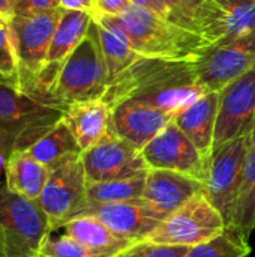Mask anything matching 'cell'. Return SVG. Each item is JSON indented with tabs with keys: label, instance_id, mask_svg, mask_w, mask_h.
<instances>
[{
	"label": "cell",
	"instance_id": "12",
	"mask_svg": "<svg viewBox=\"0 0 255 257\" xmlns=\"http://www.w3.org/2000/svg\"><path fill=\"white\" fill-rule=\"evenodd\" d=\"M254 66L255 32L227 44L213 45L194 62L195 75L207 92L219 90Z\"/></svg>",
	"mask_w": 255,
	"mask_h": 257
},
{
	"label": "cell",
	"instance_id": "18",
	"mask_svg": "<svg viewBox=\"0 0 255 257\" xmlns=\"http://www.w3.org/2000/svg\"><path fill=\"white\" fill-rule=\"evenodd\" d=\"M218 117V90L204 92L180 108L173 122L207 160L213 151Z\"/></svg>",
	"mask_w": 255,
	"mask_h": 257
},
{
	"label": "cell",
	"instance_id": "2",
	"mask_svg": "<svg viewBox=\"0 0 255 257\" xmlns=\"http://www.w3.org/2000/svg\"><path fill=\"white\" fill-rule=\"evenodd\" d=\"M65 110L53 96L24 90L0 77V155L27 151L62 120Z\"/></svg>",
	"mask_w": 255,
	"mask_h": 257
},
{
	"label": "cell",
	"instance_id": "7",
	"mask_svg": "<svg viewBox=\"0 0 255 257\" xmlns=\"http://www.w3.org/2000/svg\"><path fill=\"white\" fill-rule=\"evenodd\" d=\"M225 229L224 217L201 191L171 212L147 239L168 245L194 247L221 235Z\"/></svg>",
	"mask_w": 255,
	"mask_h": 257
},
{
	"label": "cell",
	"instance_id": "3",
	"mask_svg": "<svg viewBox=\"0 0 255 257\" xmlns=\"http://www.w3.org/2000/svg\"><path fill=\"white\" fill-rule=\"evenodd\" d=\"M111 18L128 35L134 50L150 59L194 63L213 47L203 35L173 24L137 5Z\"/></svg>",
	"mask_w": 255,
	"mask_h": 257
},
{
	"label": "cell",
	"instance_id": "5",
	"mask_svg": "<svg viewBox=\"0 0 255 257\" xmlns=\"http://www.w3.org/2000/svg\"><path fill=\"white\" fill-rule=\"evenodd\" d=\"M60 15L62 8L38 14H18L11 18L9 29L18 60L21 89L50 95L41 90L39 80L47 63L48 50Z\"/></svg>",
	"mask_w": 255,
	"mask_h": 257
},
{
	"label": "cell",
	"instance_id": "16",
	"mask_svg": "<svg viewBox=\"0 0 255 257\" xmlns=\"http://www.w3.org/2000/svg\"><path fill=\"white\" fill-rule=\"evenodd\" d=\"M203 191L201 179L173 170L149 169L143 199L159 215L167 218L194 196Z\"/></svg>",
	"mask_w": 255,
	"mask_h": 257
},
{
	"label": "cell",
	"instance_id": "37",
	"mask_svg": "<svg viewBox=\"0 0 255 257\" xmlns=\"http://www.w3.org/2000/svg\"><path fill=\"white\" fill-rule=\"evenodd\" d=\"M0 257H6V248H5V236H3L2 226H0Z\"/></svg>",
	"mask_w": 255,
	"mask_h": 257
},
{
	"label": "cell",
	"instance_id": "28",
	"mask_svg": "<svg viewBox=\"0 0 255 257\" xmlns=\"http://www.w3.org/2000/svg\"><path fill=\"white\" fill-rule=\"evenodd\" d=\"M251 247L248 239L227 227L221 235L189 247L185 257H249Z\"/></svg>",
	"mask_w": 255,
	"mask_h": 257
},
{
	"label": "cell",
	"instance_id": "19",
	"mask_svg": "<svg viewBox=\"0 0 255 257\" xmlns=\"http://www.w3.org/2000/svg\"><path fill=\"white\" fill-rule=\"evenodd\" d=\"M62 120L68 125L83 152L113 130V108L104 99L77 102L66 107Z\"/></svg>",
	"mask_w": 255,
	"mask_h": 257
},
{
	"label": "cell",
	"instance_id": "11",
	"mask_svg": "<svg viewBox=\"0 0 255 257\" xmlns=\"http://www.w3.org/2000/svg\"><path fill=\"white\" fill-rule=\"evenodd\" d=\"M255 123V66L218 90L213 149L249 136Z\"/></svg>",
	"mask_w": 255,
	"mask_h": 257
},
{
	"label": "cell",
	"instance_id": "22",
	"mask_svg": "<svg viewBox=\"0 0 255 257\" xmlns=\"http://www.w3.org/2000/svg\"><path fill=\"white\" fill-rule=\"evenodd\" d=\"M227 227L245 239H249L252 230H255V145H251L245 158L231 220Z\"/></svg>",
	"mask_w": 255,
	"mask_h": 257
},
{
	"label": "cell",
	"instance_id": "30",
	"mask_svg": "<svg viewBox=\"0 0 255 257\" xmlns=\"http://www.w3.org/2000/svg\"><path fill=\"white\" fill-rule=\"evenodd\" d=\"M189 247L168 245L150 239L134 241L111 257H185Z\"/></svg>",
	"mask_w": 255,
	"mask_h": 257
},
{
	"label": "cell",
	"instance_id": "13",
	"mask_svg": "<svg viewBox=\"0 0 255 257\" xmlns=\"http://www.w3.org/2000/svg\"><path fill=\"white\" fill-rule=\"evenodd\" d=\"M149 169L173 170L203 179L206 158L174 123H168L141 151Z\"/></svg>",
	"mask_w": 255,
	"mask_h": 257
},
{
	"label": "cell",
	"instance_id": "24",
	"mask_svg": "<svg viewBox=\"0 0 255 257\" xmlns=\"http://www.w3.org/2000/svg\"><path fill=\"white\" fill-rule=\"evenodd\" d=\"M27 152L50 170L72 157L81 155V149L74 134L63 120L57 122L45 136L30 146Z\"/></svg>",
	"mask_w": 255,
	"mask_h": 257
},
{
	"label": "cell",
	"instance_id": "10",
	"mask_svg": "<svg viewBox=\"0 0 255 257\" xmlns=\"http://www.w3.org/2000/svg\"><path fill=\"white\" fill-rule=\"evenodd\" d=\"M87 184L143 176L149 172L143 154L113 130L96 145L81 152Z\"/></svg>",
	"mask_w": 255,
	"mask_h": 257
},
{
	"label": "cell",
	"instance_id": "39",
	"mask_svg": "<svg viewBox=\"0 0 255 257\" xmlns=\"http://www.w3.org/2000/svg\"><path fill=\"white\" fill-rule=\"evenodd\" d=\"M249 140H251V145H255V123L252 131H251V134H249Z\"/></svg>",
	"mask_w": 255,
	"mask_h": 257
},
{
	"label": "cell",
	"instance_id": "36",
	"mask_svg": "<svg viewBox=\"0 0 255 257\" xmlns=\"http://www.w3.org/2000/svg\"><path fill=\"white\" fill-rule=\"evenodd\" d=\"M15 6L17 0H0V18L11 21V18L15 15Z\"/></svg>",
	"mask_w": 255,
	"mask_h": 257
},
{
	"label": "cell",
	"instance_id": "31",
	"mask_svg": "<svg viewBox=\"0 0 255 257\" xmlns=\"http://www.w3.org/2000/svg\"><path fill=\"white\" fill-rule=\"evenodd\" d=\"M0 77L20 86L18 60L12 44L9 21L0 18Z\"/></svg>",
	"mask_w": 255,
	"mask_h": 257
},
{
	"label": "cell",
	"instance_id": "33",
	"mask_svg": "<svg viewBox=\"0 0 255 257\" xmlns=\"http://www.w3.org/2000/svg\"><path fill=\"white\" fill-rule=\"evenodd\" d=\"M60 8V0H17L15 15L18 14H38Z\"/></svg>",
	"mask_w": 255,
	"mask_h": 257
},
{
	"label": "cell",
	"instance_id": "21",
	"mask_svg": "<svg viewBox=\"0 0 255 257\" xmlns=\"http://www.w3.org/2000/svg\"><path fill=\"white\" fill-rule=\"evenodd\" d=\"M50 176V169L35 160L27 151L12 154L5 161L6 187L26 199L38 200Z\"/></svg>",
	"mask_w": 255,
	"mask_h": 257
},
{
	"label": "cell",
	"instance_id": "15",
	"mask_svg": "<svg viewBox=\"0 0 255 257\" xmlns=\"http://www.w3.org/2000/svg\"><path fill=\"white\" fill-rule=\"evenodd\" d=\"M173 114L152 104L128 99L113 107V131L143 151L168 123Z\"/></svg>",
	"mask_w": 255,
	"mask_h": 257
},
{
	"label": "cell",
	"instance_id": "20",
	"mask_svg": "<svg viewBox=\"0 0 255 257\" xmlns=\"http://www.w3.org/2000/svg\"><path fill=\"white\" fill-rule=\"evenodd\" d=\"M95 21L99 32V41L107 65L110 84L125 71H128L140 59L141 54L134 50L128 35L111 17L95 15Z\"/></svg>",
	"mask_w": 255,
	"mask_h": 257
},
{
	"label": "cell",
	"instance_id": "23",
	"mask_svg": "<svg viewBox=\"0 0 255 257\" xmlns=\"http://www.w3.org/2000/svg\"><path fill=\"white\" fill-rule=\"evenodd\" d=\"M63 230L66 235L81 241L83 244L111 254H116L132 242L113 232L101 220L92 215H78L72 218L63 226Z\"/></svg>",
	"mask_w": 255,
	"mask_h": 257
},
{
	"label": "cell",
	"instance_id": "26",
	"mask_svg": "<svg viewBox=\"0 0 255 257\" xmlns=\"http://www.w3.org/2000/svg\"><path fill=\"white\" fill-rule=\"evenodd\" d=\"M224 9V36L219 44L255 32V0H219Z\"/></svg>",
	"mask_w": 255,
	"mask_h": 257
},
{
	"label": "cell",
	"instance_id": "8",
	"mask_svg": "<svg viewBox=\"0 0 255 257\" xmlns=\"http://www.w3.org/2000/svg\"><path fill=\"white\" fill-rule=\"evenodd\" d=\"M87 187L81 155L72 157L50 170L38 202L47 214L53 232L81 215L89 205Z\"/></svg>",
	"mask_w": 255,
	"mask_h": 257
},
{
	"label": "cell",
	"instance_id": "6",
	"mask_svg": "<svg viewBox=\"0 0 255 257\" xmlns=\"http://www.w3.org/2000/svg\"><path fill=\"white\" fill-rule=\"evenodd\" d=\"M0 226L6 257H33L53 233L39 202L12 193L5 182L0 184Z\"/></svg>",
	"mask_w": 255,
	"mask_h": 257
},
{
	"label": "cell",
	"instance_id": "17",
	"mask_svg": "<svg viewBox=\"0 0 255 257\" xmlns=\"http://www.w3.org/2000/svg\"><path fill=\"white\" fill-rule=\"evenodd\" d=\"M95 15L84 11H63L54 30L51 45L47 56V63L39 80V87L51 95V86L56 74L68 56L83 42Z\"/></svg>",
	"mask_w": 255,
	"mask_h": 257
},
{
	"label": "cell",
	"instance_id": "34",
	"mask_svg": "<svg viewBox=\"0 0 255 257\" xmlns=\"http://www.w3.org/2000/svg\"><path fill=\"white\" fill-rule=\"evenodd\" d=\"M95 5H96L95 15L119 17L132 3H131V0H95Z\"/></svg>",
	"mask_w": 255,
	"mask_h": 257
},
{
	"label": "cell",
	"instance_id": "1",
	"mask_svg": "<svg viewBox=\"0 0 255 257\" xmlns=\"http://www.w3.org/2000/svg\"><path fill=\"white\" fill-rule=\"evenodd\" d=\"M204 92L207 90L200 84L194 63L140 56L128 71L108 84L102 99L111 108L123 101L137 99L174 116Z\"/></svg>",
	"mask_w": 255,
	"mask_h": 257
},
{
	"label": "cell",
	"instance_id": "9",
	"mask_svg": "<svg viewBox=\"0 0 255 257\" xmlns=\"http://www.w3.org/2000/svg\"><path fill=\"white\" fill-rule=\"evenodd\" d=\"M251 148L249 136H243L215 148L206 160L203 193L221 212L227 226L231 220L245 158Z\"/></svg>",
	"mask_w": 255,
	"mask_h": 257
},
{
	"label": "cell",
	"instance_id": "35",
	"mask_svg": "<svg viewBox=\"0 0 255 257\" xmlns=\"http://www.w3.org/2000/svg\"><path fill=\"white\" fill-rule=\"evenodd\" d=\"M60 8L63 11H84L93 15L96 11L95 0H60Z\"/></svg>",
	"mask_w": 255,
	"mask_h": 257
},
{
	"label": "cell",
	"instance_id": "27",
	"mask_svg": "<svg viewBox=\"0 0 255 257\" xmlns=\"http://www.w3.org/2000/svg\"><path fill=\"white\" fill-rule=\"evenodd\" d=\"M146 175L129 178V179L89 184L87 187L89 203H111V202H126V200L143 199Z\"/></svg>",
	"mask_w": 255,
	"mask_h": 257
},
{
	"label": "cell",
	"instance_id": "38",
	"mask_svg": "<svg viewBox=\"0 0 255 257\" xmlns=\"http://www.w3.org/2000/svg\"><path fill=\"white\" fill-rule=\"evenodd\" d=\"M5 161H6V158L3 155H0V178H2V175H5Z\"/></svg>",
	"mask_w": 255,
	"mask_h": 257
},
{
	"label": "cell",
	"instance_id": "32",
	"mask_svg": "<svg viewBox=\"0 0 255 257\" xmlns=\"http://www.w3.org/2000/svg\"><path fill=\"white\" fill-rule=\"evenodd\" d=\"M131 3L141 6V8H146V9L155 12L156 15L162 17L164 20H167L173 24H177V26H182V27L189 29L192 32H197L195 27L192 26V23L173 5L171 0H131Z\"/></svg>",
	"mask_w": 255,
	"mask_h": 257
},
{
	"label": "cell",
	"instance_id": "4",
	"mask_svg": "<svg viewBox=\"0 0 255 257\" xmlns=\"http://www.w3.org/2000/svg\"><path fill=\"white\" fill-rule=\"evenodd\" d=\"M108 89V72L93 18L83 42L59 68L51 86V96L62 105L102 99Z\"/></svg>",
	"mask_w": 255,
	"mask_h": 257
},
{
	"label": "cell",
	"instance_id": "29",
	"mask_svg": "<svg viewBox=\"0 0 255 257\" xmlns=\"http://www.w3.org/2000/svg\"><path fill=\"white\" fill-rule=\"evenodd\" d=\"M42 254L48 257H111V253H105L96 248H92L81 241L69 236V235H60L57 238L50 236L41 251Z\"/></svg>",
	"mask_w": 255,
	"mask_h": 257
},
{
	"label": "cell",
	"instance_id": "25",
	"mask_svg": "<svg viewBox=\"0 0 255 257\" xmlns=\"http://www.w3.org/2000/svg\"><path fill=\"white\" fill-rule=\"evenodd\" d=\"M173 5L192 23L195 30L212 45L224 36V9L219 0H171Z\"/></svg>",
	"mask_w": 255,
	"mask_h": 257
},
{
	"label": "cell",
	"instance_id": "14",
	"mask_svg": "<svg viewBox=\"0 0 255 257\" xmlns=\"http://www.w3.org/2000/svg\"><path fill=\"white\" fill-rule=\"evenodd\" d=\"M81 215L96 217L113 232L132 242L147 239L165 220L153 208H150L144 199L111 203H89Z\"/></svg>",
	"mask_w": 255,
	"mask_h": 257
},
{
	"label": "cell",
	"instance_id": "40",
	"mask_svg": "<svg viewBox=\"0 0 255 257\" xmlns=\"http://www.w3.org/2000/svg\"><path fill=\"white\" fill-rule=\"evenodd\" d=\"M33 257H48V256H45V254H42V253H38V254H35Z\"/></svg>",
	"mask_w": 255,
	"mask_h": 257
}]
</instances>
